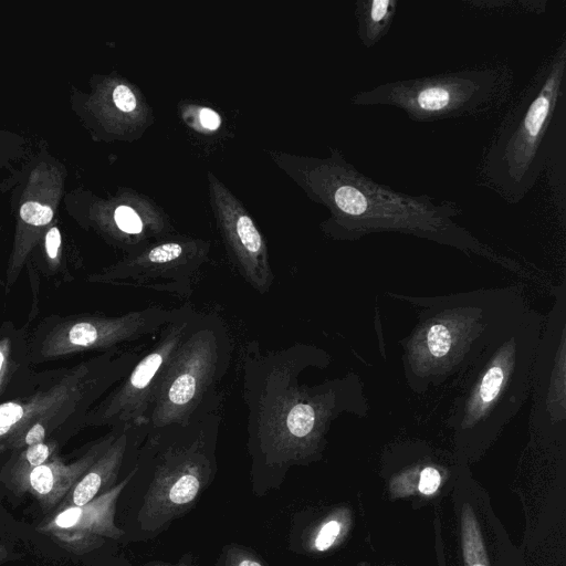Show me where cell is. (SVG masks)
Masks as SVG:
<instances>
[{"instance_id": "obj_1", "label": "cell", "mask_w": 566, "mask_h": 566, "mask_svg": "<svg viewBox=\"0 0 566 566\" xmlns=\"http://www.w3.org/2000/svg\"><path fill=\"white\" fill-rule=\"evenodd\" d=\"M325 353L294 343L264 350L258 340L240 356L242 398L248 409L247 450L252 493L264 496L283 484L295 465L312 461L340 402V385H303L301 374L322 366Z\"/></svg>"}, {"instance_id": "obj_2", "label": "cell", "mask_w": 566, "mask_h": 566, "mask_svg": "<svg viewBox=\"0 0 566 566\" xmlns=\"http://www.w3.org/2000/svg\"><path fill=\"white\" fill-rule=\"evenodd\" d=\"M222 408L147 431L116 507L129 542H148L189 513L218 472Z\"/></svg>"}, {"instance_id": "obj_3", "label": "cell", "mask_w": 566, "mask_h": 566, "mask_svg": "<svg viewBox=\"0 0 566 566\" xmlns=\"http://www.w3.org/2000/svg\"><path fill=\"white\" fill-rule=\"evenodd\" d=\"M566 36L511 102L478 166L480 184L517 205L566 145Z\"/></svg>"}, {"instance_id": "obj_4", "label": "cell", "mask_w": 566, "mask_h": 566, "mask_svg": "<svg viewBox=\"0 0 566 566\" xmlns=\"http://www.w3.org/2000/svg\"><path fill=\"white\" fill-rule=\"evenodd\" d=\"M332 168L328 197L335 209V223L345 237L401 231L441 242L472 241L465 229L454 221L461 213L454 202L397 191L340 158Z\"/></svg>"}, {"instance_id": "obj_5", "label": "cell", "mask_w": 566, "mask_h": 566, "mask_svg": "<svg viewBox=\"0 0 566 566\" xmlns=\"http://www.w3.org/2000/svg\"><path fill=\"white\" fill-rule=\"evenodd\" d=\"M513 85V71L496 63L382 83L359 91L352 102L396 107L417 123L480 118L499 112L511 99Z\"/></svg>"}, {"instance_id": "obj_6", "label": "cell", "mask_w": 566, "mask_h": 566, "mask_svg": "<svg viewBox=\"0 0 566 566\" xmlns=\"http://www.w3.org/2000/svg\"><path fill=\"white\" fill-rule=\"evenodd\" d=\"M232 358V339L224 319L198 312L177 347L159 386L147 431L187 424L222 408L220 391Z\"/></svg>"}, {"instance_id": "obj_7", "label": "cell", "mask_w": 566, "mask_h": 566, "mask_svg": "<svg viewBox=\"0 0 566 566\" xmlns=\"http://www.w3.org/2000/svg\"><path fill=\"white\" fill-rule=\"evenodd\" d=\"M144 349L108 352L78 365L49 389L20 400L0 403L1 449L39 422L48 431L74 409L85 408L122 380Z\"/></svg>"}, {"instance_id": "obj_8", "label": "cell", "mask_w": 566, "mask_h": 566, "mask_svg": "<svg viewBox=\"0 0 566 566\" xmlns=\"http://www.w3.org/2000/svg\"><path fill=\"white\" fill-rule=\"evenodd\" d=\"M198 312L188 303L179 306L176 317L155 335L151 346L90 413L88 423L116 430L147 428L166 369Z\"/></svg>"}, {"instance_id": "obj_9", "label": "cell", "mask_w": 566, "mask_h": 566, "mask_svg": "<svg viewBox=\"0 0 566 566\" xmlns=\"http://www.w3.org/2000/svg\"><path fill=\"white\" fill-rule=\"evenodd\" d=\"M179 312L150 305L120 315H86L57 324L42 340L40 354L57 358L84 350L114 352L120 346L155 336Z\"/></svg>"}, {"instance_id": "obj_10", "label": "cell", "mask_w": 566, "mask_h": 566, "mask_svg": "<svg viewBox=\"0 0 566 566\" xmlns=\"http://www.w3.org/2000/svg\"><path fill=\"white\" fill-rule=\"evenodd\" d=\"M206 261L207 251L200 244L165 241L129 255L94 280L189 300Z\"/></svg>"}, {"instance_id": "obj_11", "label": "cell", "mask_w": 566, "mask_h": 566, "mask_svg": "<svg viewBox=\"0 0 566 566\" xmlns=\"http://www.w3.org/2000/svg\"><path fill=\"white\" fill-rule=\"evenodd\" d=\"M129 476L130 472L111 490L84 505L55 511L38 526V531L77 556L99 549L107 542L124 541L125 533L116 524V507Z\"/></svg>"}, {"instance_id": "obj_12", "label": "cell", "mask_w": 566, "mask_h": 566, "mask_svg": "<svg viewBox=\"0 0 566 566\" xmlns=\"http://www.w3.org/2000/svg\"><path fill=\"white\" fill-rule=\"evenodd\" d=\"M119 430L95 441L76 461L66 464L59 458L32 470L10 476V486L18 494L30 493L44 511L56 507L91 465L109 447Z\"/></svg>"}, {"instance_id": "obj_13", "label": "cell", "mask_w": 566, "mask_h": 566, "mask_svg": "<svg viewBox=\"0 0 566 566\" xmlns=\"http://www.w3.org/2000/svg\"><path fill=\"white\" fill-rule=\"evenodd\" d=\"M146 436L147 428L119 430L109 447L83 474L55 511L84 505L127 476Z\"/></svg>"}, {"instance_id": "obj_14", "label": "cell", "mask_w": 566, "mask_h": 566, "mask_svg": "<svg viewBox=\"0 0 566 566\" xmlns=\"http://www.w3.org/2000/svg\"><path fill=\"white\" fill-rule=\"evenodd\" d=\"M514 352L511 345L501 348L483 373L479 385L469 394L463 415L460 416V424H483L491 420L497 399L503 395L505 386L510 385L509 378L514 370Z\"/></svg>"}, {"instance_id": "obj_15", "label": "cell", "mask_w": 566, "mask_h": 566, "mask_svg": "<svg viewBox=\"0 0 566 566\" xmlns=\"http://www.w3.org/2000/svg\"><path fill=\"white\" fill-rule=\"evenodd\" d=\"M32 186V182L30 180ZM34 193L33 186L23 196L18 212V228L10 271L19 272L24 258L36 243L40 233L46 228L53 217L56 201Z\"/></svg>"}, {"instance_id": "obj_16", "label": "cell", "mask_w": 566, "mask_h": 566, "mask_svg": "<svg viewBox=\"0 0 566 566\" xmlns=\"http://www.w3.org/2000/svg\"><path fill=\"white\" fill-rule=\"evenodd\" d=\"M396 0H358L355 13L358 38L366 49L374 48L389 31L397 11Z\"/></svg>"}, {"instance_id": "obj_17", "label": "cell", "mask_w": 566, "mask_h": 566, "mask_svg": "<svg viewBox=\"0 0 566 566\" xmlns=\"http://www.w3.org/2000/svg\"><path fill=\"white\" fill-rule=\"evenodd\" d=\"M214 566H268L252 548L238 543L222 547Z\"/></svg>"}, {"instance_id": "obj_18", "label": "cell", "mask_w": 566, "mask_h": 566, "mask_svg": "<svg viewBox=\"0 0 566 566\" xmlns=\"http://www.w3.org/2000/svg\"><path fill=\"white\" fill-rule=\"evenodd\" d=\"M54 450V444H50L46 442H41L38 444H33L30 447H25V449L21 452L18 461L13 464L10 476H14L18 474H22L36 468L41 464H44L49 461Z\"/></svg>"}, {"instance_id": "obj_19", "label": "cell", "mask_w": 566, "mask_h": 566, "mask_svg": "<svg viewBox=\"0 0 566 566\" xmlns=\"http://www.w3.org/2000/svg\"><path fill=\"white\" fill-rule=\"evenodd\" d=\"M114 221L119 231L128 235H139L144 231L140 217L130 207L120 206L114 212Z\"/></svg>"}, {"instance_id": "obj_20", "label": "cell", "mask_w": 566, "mask_h": 566, "mask_svg": "<svg viewBox=\"0 0 566 566\" xmlns=\"http://www.w3.org/2000/svg\"><path fill=\"white\" fill-rule=\"evenodd\" d=\"M340 532V524L336 520H329L318 528L313 538V547L318 552L327 551L335 543Z\"/></svg>"}, {"instance_id": "obj_21", "label": "cell", "mask_w": 566, "mask_h": 566, "mask_svg": "<svg viewBox=\"0 0 566 566\" xmlns=\"http://www.w3.org/2000/svg\"><path fill=\"white\" fill-rule=\"evenodd\" d=\"M113 102L119 111L125 113L133 112L137 106L134 93L126 85H117L114 88Z\"/></svg>"}, {"instance_id": "obj_22", "label": "cell", "mask_w": 566, "mask_h": 566, "mask_svg": "<svg viewBox=\"0 0 566 566\" xmlns=\"http://www.w3.org/2000/svg\"><path fill=\"white\" fill-rule=\"evenodd\" d=\"M45 253L50 262L56 263L59 261L61 248V232L57 227L51 226L44 237Z\"/></svg>"}, {"instance_id": "obj_23", "label": "cell", "mask_w": 566, "mask_h": 566, "mask_svg": "<svg viewBox=\"0 0 566 566\" xmlns=\"http://www.w3.org/2000/svg\"><path fill=\"white\" fill-rule=\"evenodd\" d=\"M440 481V473L434 468H424L420 473L418 489L423 494H432L439 488Z\"/></svg>"}, {"instance_id": "obj_24", "label": "cell", "mask_w": 566, "mask_h": 566, "mask_svg": "<svg viewBox=\"0 0 566 566\" xmlns=\"http://www.w3.org/2000/svg\"><path fill=\"white\" fill-rule=\"evenodd\" d=\"M10 345V338H2L0 340V388L9 368V358L11 352Z\"/></svg>"}, {"instance_id": "obj_25", "label": "cell", "mask_w": 566, "mask_h": 566, "mask_svg": "<svg viewBox=\"0 0 566 566\" xmlns=\"http://www.w3.org/2000/svg\"><path fill=\"white\" fill-rule=\"evenodd\" d=\"M200 122L208 129H217L220 126L221 118L213 109L205 107L200 111Z\"/></svg>"}, {"instance_id": "obj_26", "label": "cell", "mask_w": 566, "mask_h": 566, "mask_svg": "<svg viewBox=\"0 0 566 566\" xmlns=\"http://www.w3.org/2000/svg\"><path fill=\"white\" fill-rule=\"evenodd\" d=\"M140 566H196L195 558L191 553H186L175 563L163 562V560H153Z\"/></svg>"}, {"instance_id": "obj_27", "label": "cell", "mask_w": 566, "mask_h": 566, "mask_svg": "<svg viewBox=\"0 0 566 566\" xmlns=\"http://www.w3.org/2000/svg\"><path fill=\"white\" fill-rule=\"evenodd\" d=\"M8 558L7 547L0 542V563Z\"/></svg>"}, {"instance_id": "obj_28", "label": "cell", "mask_w": 566, "mask_h": 566, "mask_svg": "<svg viewBox=\"0 0 566 566\" xmlns=\"http://www.w3.org/2000/svg\"><path fill=\"white\" fill-rule=\"evenodd\" d=\"M472 566H485V565H483V564H474Z\"/></svg>"}, {"instance_id": "obj_29", "label": "cell", "mask_w": 566, "mask_h": 566, "mask_svg": "<svg viewBox=\"0 0 566 566\" xmlns=\"http://www.w3.org/2000/svg\"><path fill=\"white\" fill-rule=\"evenodd\" d=\"M128 566H130V565H128Z\"/></svg>"}]
</instances>
